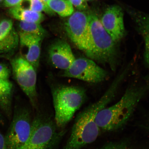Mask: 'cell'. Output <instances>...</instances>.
Returning <instances> with one entry per match:
<instances>
[{
    "instance_id": "f1b7e54d",
    "label": "cell",
    "mask_w": 149,
    "mask_h": 149,
    "mask_svg": "<svg viewBox=\"0 0 149 149\" xmlns=\"http://www.w3.org/2000/svg\"><path fill=\"white\" fill-rule=\"evenodd\" d=\"M2 1V0H0V1Z\"/></svg>"
},
{
    "instance_id": "ba28073f",
    "label": "cell",
    "mask_w": 149,
    "mask_h": 149,
    "mask_svg": "<svg viewBox=\"0 0 149 149\" xmlns=\"http://www.w3.org/2000/svg\"><path fill=\"white\" fill-rule=\"evenodd\" d=\"M65 29L69 38L78 49L86 53L90 46L89 14L76 11L65 24Z\"/></svg>"
},
{
    "instance_id": "6da1fadb",
    "label": "cell",
    "mask_w": 149,
    "mask_h": 149,
    "mask_svg": "<svg viewBox=\"0 0 149 149\" xmlns=\"http://www.w3.org/2000/svg\"><path fill=\"white\" fill-rule=\"evenodd\" d=\"M117 93L115 87L110 86L99 100L78 114L70 136L62 149H81L96 140L101 132L96 122V115L112 101Z\"/></svg>"
},
{
    "instance_id": "30bf717a",
    "label": "cell",
    "mask_w": 149,
    "mask_h": 149,
    "mask_svg": "<svg viewBox=\"0 0 149 149\" xmlns=\"http://www.w3.org/2000/svg\"><path fill=\"white\" fill-rule=\"evenodd\" d=\"M100 21L104 29L115 42H120L125 33L122 9L118 6H112L104 12Z\"/></svg>"
},
{
    "instance_id": "83f0119b",
    "label": "cell",
    "mask_w": 149,
    "mask_h": 149,
    "mask_svg": "<svg viewBox=\"0 0 149 149\" xmlns=\"http://www.w3.org/2000/svg\"><path fill=\"white\" fill-rule=\"evenodd\" d=\"M85 1H92V0H85Z\"/></svg>"
},
{
    "instance_id": "3957f363",
    "label": "cell",
    "mask_w": 149,
    "mask_h": 149,
    "mask_svg": "<svg viewBox=\"0 0 149 149\" xmlns=\"http://www.w3.org/2000/svg\"><path fill=\"white\" fill-rule=\"evenodd\" d=\"M90 46L85 53L88 58L116 69L118 52L117 43L104 29L96 15L89 14Z\"/></svg>"
},
{
    "instance_id": "ac0fdd59",
    "label": "cell",
    "mask_w": 149,
    "mask_h": 149,
    "mask_svg": "<svg viewBox=\"0 0 149 149\" xmlns=\"http://www.w3.org/2000/svg\"><path fill=\"white\" fill-rule=\"evenodd\" d=\"M18 29V32L36 35L44 38L47 35L46 31L40 24L19 21Z\"/></svg>"
},
{
    "instance_id": "d4e9b609",
    "label": "cell",
    "mask_w": 149,
    "mask_h": 149,
    "mask_svg": "<svg viewBox=\"0 0 149 149\" xmlns=\"http://www.w3.org/2000/svg\"><path fill=\"white\" fill-rule=\"evenodd\" d=\"M0 149H7L5 136L0 132Z\"/></svg>"
},
{
    "instance_id": "ffe728a7",
    "label": "cell",
    "mask_w": 149,
    "mask_h": 149,
    "mask_svg": "<svg viewBox=\"0 0 149 149\" xmlns=\"http://www.w3.org/2000/svg\"><path fill=\"white\" fill-rule=\"evenodd\" d=\"M29 9L35 12H45L46 13L53 15L54 14L53 11L50 8L47 4L42 0H29Z\"/></svg>"
},
{
    "instance_id": "52a82bcc",
    "label": "cell",
    "mask_w": 149,
    "mask_h": 149,
    "mask_svg": "<svg viewBox=\"0 0 149 149\" xmlns=\"http://www.w3.org/2000/svg\"><path fill=\"white\" fill-rule=\"evenodd\" d=\"M11 65L15 79L29 98L31 106L33 109H36L38 102L36 70L20 55L12 59Z\"/></svg>"
},
{
    "instance_id": "e0dca14e",
    "label": "cell",
    "mask_w": 149,
    "mask_h": 149,
    "mask_svg": "<svg viewBox=\"0 0 149 149\" xmlns=\"http://www.w3.org/2000/svg\"><path fill=\"white\" fill-rule=\"evenodd\" d=\"M47 3L52 10L64 17L70 15L73 12V6L69 1L48 0Z\"/></svg>"
},
{
    "instance_id": "5bb4252c",
    "label": "cell",
    "mask_w": 149,
    "mask_h": 149,
    "mask_svg": "<svg viewBox=\"0 0 149 149\" xmlns=\"http://www.w3.org/2000/svg\"><path fill=\"white\" fill-rule=\"evenodd\" d=\"M13 85L8 80L0 79V109L9 119L12 116Z\"/></svg>"
},
{
    "instance_id": "9a60e30c",
    "label": "cell",
    "mask_w": 149,
    "mask_h": 149,
    "mask_svg": "<svg viewBox=\"0 0 149 149\" xmlns=\"http://www.w3.org/2000/svg\"><path fill=\"white\" fill-rule=\"evenodd\" d=\"M9 13L13 18L20 21L40 24L44 20L41 13L26 8L21 4L11 7Z\"/></svg>"
},
{
    "instance_id": "8992f818",
    "label": "cell",
    "mask_w": 149,
    "mask_h": 149,
    "mask_svg": "<svg viewBox=\"0 0 149 149\" xmlns=\"http://www.w3.org/2000/svg\"><path fill=\"white\" fill-rule=\"evenodd\" d=\"M33 119L31 111L25 105H16L12 122L5 136L7 149H18L29 138Z\"/></svg>"
},
{
    "instance_id": "7a4b0ae2",
    "label": "cell",
    "mask_w": 149,
    "mask_h": 149,
    "mask_svg": "<svg viewBox=\"0 0 149 149\" xmlns=\"http://www.w3.org/2000/svg\"><path fill=\"white\" fill-rule=\"evenodd\" d=\"M148 88L146 85L130 86L116 103L99 111L95 120L101 131H115L124 127L133 116Z\"/></svg>"
},
{
    "instance_id": "9c48e42d",
    "label": "cell",
    "mask_w": 149,
    "mask_h": 149,
    "mask_svg": "<svg viewBox=\"0 0 149 149\" xmlns=\"http://www.w3.org/2000/svg\"><path fill=\"white\" fill-rule=\"evenodd\" d=\"M62 76L87 82L96 83L105 80L108 74L92 59L80 57L74 59L70 68L64 70Z\"/></svg>"
},
{
    "instance_id": "484cf974",
    "label": "cell",
    "mask_w": 149,
    "mask_h": 149,
    "mask_svg": "<svg viewBox=\"0 0 149 149\" xmlns=\"http://www.w3.org/2000/svg\"><path fill=\"white\" fill-rule=\"evenodd\" d=\"M1 110L0 109V124H3L4 121H3V115L2 114Z\"/></svg>"
},
{
    "instance_id": "44dd1931",
    "label": "cell",
    "mask_w": 149,
    "mask_h": 149,
    "mask_svg": "<svg viewBox=\"0 0 149 149\" xmlns=\"http://www.w3.org/2000/svg\"><path fill=\"white\" fill-rule=\"evenodd\" d=\"M11 70L7 65L0 63V79L8 80L10 78Z\"/></svg>"
},
{
    "instance_id": "2e32d148",
    "label": "cell",
    "mask_w": 149,
    "mask_h": 149,
    "mask_svg": "<svg viewBox=\"0 0 149 149\" xmlns=\"http://www.w3.org/2000/svg\"><path fill=\"white\" fill-rule=\"evenodd\" d=\"M134 17L138 30L144 40V58L145 61L149 66V16L137 14Z\"/></svg>"
},
{
    "instance_id": "603a6c76",
    "label": "cell",
    "mask_w": 149,
    "mask_h": 149,
    "mask_svg": "<svg viewBox=\"0 0 149 149\" xmlns=\"http://www.w3.org/2000/svg\"><path fill=\"white\" fill-rule=\"evenodd\" d=\"M25 0H4L3 5L5 7H12L19 5Z\"/></svg>"
},
{
    "instance_id": "cb8c5ba5",
    "label": "cell",
    "mask_w": 149,
    "mask_h": 149,
    "mask_svg": "<svg viewBox=\"0 0 149 149\" xmlns=\"http://www.w3.org/2000/svg\"><path fill=\"white\" fill-rule=\"evenodd\" d=\"M140 127L149 133V113L143 119L140 125Z\"/></svg>"
},
{
    "instance_id": "4316f807",
    "label": "cell",
    "mask_w": 149,
    "mask_h": 149,
    "mask_svg": "<svg viewBox=\"0 0 149 149\" xmlns=\"http://www.w3.org/2000/svg\"><path fill=\"white\" fill-rule=\"evenodd\" d=\"M43 1H44V2H45V3H47L48 0H42Z\"/></svg>"
},
{
    "instance_id": "7c38bea8",
    "label": "cell",
    "mask_w": 149,
    "mask_h": 149,
    "mask_svg": "<svg viewBox=\"0 0 149 149\" xmlns=\"http://www.w3.org/2000/svg\"><path fill=\"white\" fill-rule=\"evenodd\" d=\"M19 36L12 20L0 22V57L8 58L14 54L19 47Z\"/></svg>"
},
{
    "instance_id": "277c9868",
    "label": "cell",
    "mask_w": 149,
    "mask_h": 149,
    "mask_svg": "<svg viewBox=\"0 0 149 149\" xmlns=\"http://www.w3.org/2000/svg\"><path fill=\"white\" fill-rule=\"evenodd\" d=\"M54 120L59 129H64L74 114L86 101V91L82 87L61 86L52 91Z\"/></svg>"
},
{
    "instance_id": "4fadbf2b",
    "label": "cell",
    "mask_w": 149,
    "mask_h": 149,
    "mask_svg": "<svg viewBox=\"0 0 149 149\" xmlns=\"http://www.w3.org/2000/svg\"><path fill=\"white\" fill-rule=\"evenodd\" d=\"M48 55L55 68L64 70L68 69L75 59L69 44L63 40H58L52 44Z\"/></svg>"
},
{
    "instance_id": "5b68a950",
    "label": "cell",
    "mask_w": 149,
    "mask_h": 149,
    "mask_svg": "<svg viewBox=\"0 0 149 149\" xmlns=\"http://www.w3.org/2000/svg\"><path fill=\"white\" fill-rule=\"evenodd\" d=\"M66 133V130L57 127L51 117L38 113L33 119L29 138L18 149H55Z\"/></svg>"
},
{
    "instance_id": "8fae6325",
    "label": "cell",
    "mask_w": 149,
    "mask_h": 149,
    "mask_svg": "<svg viewBox=\"0 0 149 149\" xmlns=\"http://www.w3.org/2000/svg\"><path fill=\"white\" fill-rule=\"evenodd\" d=\"M20 56L37 71L40 64L41 47L44 37L36 35L18 32Z\"/></svg>"
},
{
    "instance_id": "7402d4cb",
    "label": "cell",
    "mask_w": 149,
    "mask_h": 149,
    "mask_svg": "<svg viewBox=\"0 0 149 149\" xmlns=\"http://www.w3.org/2000/svg\"><path fill=\"white\" fill-rule=\"evenodd\" d=\"M69 1L79 10H84L87 8V5L85 0H69Z\"/></svg>"
},
{
    "instance_id": "d6986e66",
    "label": "cell",
    "mask_w": 149,
    "mask_h": 149,
    "mask_svg": "<svg viewBox=\"0 0 149 149\" xmlns=\"http://www.w3.org/2000/svg\"><path fill=\"white\" fill-rule=\"evenodd\" d=\"M99 149H146L130 138L111 141L105 144Z\"/></svg>"
}]
</instances>
